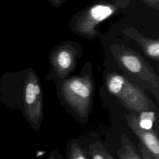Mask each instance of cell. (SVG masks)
Listing matches in <instances>:
<instances>
[{
    "label": "cell",
    "mask_w": 159,
    "mask_h": 159,
    "mask_svg": "<svg viewBox=\"0 0 159 159\" xmlns=\"http://www.w3.org/2000/svg\"><path fill=\"white\" fill-rule=\"evenodd\" d=\"M53 80L61 106L80 123H86L95 91L91 63L87 61L78 75Z\"/></svg>",
    "instance_id": "cell-1"
},
{
    "label": "cell",
    "mask_w": 159,
    "mask_h": 159,
    "mask_svg": "<svg viewBox=\"0 0 159 159\" xmlns=\"http://www.w3.org/2000/svg\"><path fill=\"white\" fill-rule=\"evenodd\" d=\"M123 75L143 90L149 91L159 101V77L150 65L139 53L122 45L110 47Z\"/></svg>",
    "instance_id": "cell-2"
},
{
    "label": "cell",
    "mask_w": 159,
    "mask_h": 159,
    "mask_svg": "<svg viewBox=\"0 0 159 159\" xmlns=\"http://www.w3.org/2000/svg\"><path fill=\"white\" fill-rule=\"evenodd\" d=\"M105 84L109 93L115 96L130 112L139 114L145 111H158L155 104L144 90L123 75L109 73L105 77Z\"/></svg>",
    "instance_id": "cell-3"
},
{
    "label": "cell",
    "mask_w": 159,
    "mask_h": 159,
    "mask_svg": "<svg viewBox=\"0 0 159 159\" xmlns=\"http://www.w3.org/2000/svg\"><path fill=\"white\" fill-rule=\"evenodd\" d=\"M118 9L114 4L103 0L91 4L71 19L69 27L76 34L93 40L101 34L96 27L112 16Z\"/></svg>",
    "instance_id": "cell-4"
},
{
    "label": "cell",
    "mask_w": 159,
    "mask_h": 159,
    "mask_svg": "<svg viewBox=\"0 0 159 159\" xmlns=\"http://www.w3.org/2000/svg\"><path fill=\"white\" fill-rule=\"evenodd\" d=\"M83 55L80 44L66 41L57 45L49 54L50 72L45 76L46 80H63L76 70L77 60Z\"/></svg>",
    "instance_id": "cell-5"
},
{
    "label": "cell",
    "mask_w": 159,
    "mask_h": 159,
    "mask_svg": "<svg viewBox=\"0 0 159 159\" xmlns=\"http://www.w3.org/2000/svg\"><path fill=\"white\" fill-rule=\"evenodd\" d=\"M25 102L31 122L39 130L43 117V91L35 73L32 72L25 88Z\"/></svg>",
    "instance_id": "cell-6"
},
{
    "label": "cell",
    "mask_w": 159,
    "mask_h": 159,
    "mask_svg": "<svg viewBox=\"0 0 159 159\" xmlns=\"http://www.w3.org/2000/svg\"><path fill=\"white\" fill-rule=\"evenodd\" d=\"M127 125L140 140V142L156 158L159 159V140L155 130L142 127L137 114L128 113L124 115Z\"/></svg>",
    "instance_id": "cell-7"
},
{
    "label": "cell",
    "mask_w": 159,
    "mask_h": 159,
    "mask_svg": "<svg viewBox=\"0 0 159 159\" xmlns=\"http://www.w3.org/2000/svg\"><path fill=\"white\" fill-rule=\"evenodd\" d=\"M130 38L137 41L142 48L145 53L151 59L159 61V42L157 39H152L139 35H136L134 30L125 32Z\"/></svg>",
    "instance_id": "cell-8"
},
{
    "label": "cell",
    "mask_w": 159,
    "mask_h": 159,
    "mask_svg": "<svg viewBox=\"0 0 159 159\" xmlns=\"http://www.w3.org/2000/svg\"><path fill=\"white\" fill-rule=\"evenodd\" d=\"M121 144L117 152L119 159H143L139 154L137 147L125 134L120 135Z\"/></svg>",
    "instance_id": "cell-9"
},
{
    "label": "cell",
    "mask_w": 159,
    "mask_h": 159,
    "mask_svg": "<svg viewBox=\"0 0 159 159\" xmlns=\"http://www.w3.org/2000/svg\"><path fill=\"white\" fill-rule=\"evenodd\" d=\"M88 155L90 159H114L105 147L99 141L89 145Z\"/></svg>",
    "instance_id": "cell-10"
},
{
    "label": "cell",
    "mask_w": 159,
    "mask_h": 159,
    "mask_svg": "<svg viewBox=\"0 0 159 159\" xmlns=\"http://www.w3.org/2000/svg\"><path fill=\"white\" fill-rule=\"evenodd\" d=\"M68 159H89L86 151L74 140L68 141Z\"/></svg>",
    "instance_id": "cell-11"
},
{
    "label": "cell",
    "mask_w": 159,
    "mask_h": 159,
    "mask_svg": "<svg viewBox=\"0 0 159 159\" xmlns=\"http://www.w3.org/2000/svg\"><path fill=\"white\" fill-rule=\"evenodd\" d=\"M114 4L119 9L126 8L130 4V0H103Z\"/></svg>",
    "instance_id": "cell-12"
},
{
    "label": "cell",
    "mask_w": 159,
    "mask_h": 159,
    "mask_svg": "<svg viewBox=\"0 0 159 159\" xmlns=\"http://www.w3.org/2000/svg\"><path fill=\"white\" fill-rule=\"evenodd\" d=\"M47 159H64L63 155L57 150H52Z\"/></svg>",
    "instance_id": "cell-13"
},
{
    "label": "cell",
    "mask_w": 159,
    "mask_h": 159,
    "mask_svg": "<svg viewBox=\"0 0 159 159\" xmlns=\"http://www.w3.org/2000/svg\"><path fill=\"white\" fill-rule=\"evenodd\" d=\"M145 4L148 6L155 8L157 9H159V0H143Z\"/></svg>",
    "instance_id": "cell-14"
},
{
    "label": "cell",
    "mask_w": 159,
    "mask_h": 159,
    "mask_svg": "<svg viewBox=\"0 0 159 159\" xmlns=\"http://www.w3.org/2000/svg\"><path fill=\"white\" fill-rule=\"evenodd\" d=\"M52 5L55 7H60L61 6L66 0H48Z\"/></svg>",
    "instance_id": "cell-15"
}]
</instances>
